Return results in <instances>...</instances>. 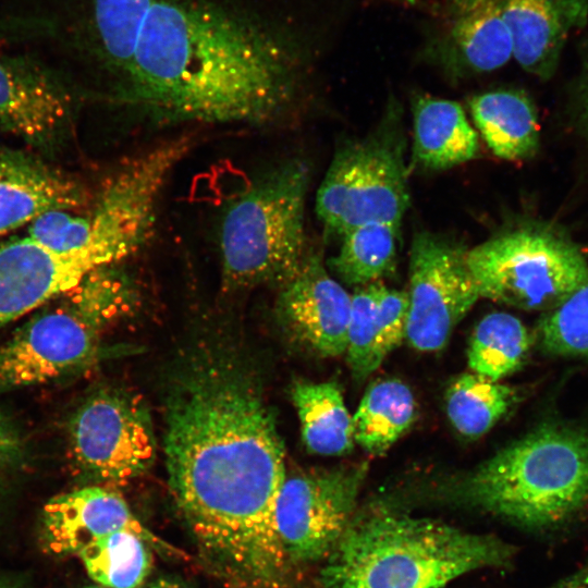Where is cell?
Masks as SVG:
<instances>
[{
	"label": "cell",
	"instance_id": "cell-24",
	"mask_svg": "<svg viewBox=\"0 0 588 588\" xmlns=\"http://www.w3.org/2000/svg\"><path fill=\"white\" fill-rule=\"evenodd\" d=\"M531 345L524 323L509 313H491L476 326L467 351L474 373L493 381L520 368Z\"/></svg>",
	"mask_w": 588,
	"mask_h": 588
},
{
	"label": "cell",
	"instance_id": "cell-14",
	"mask_svg": "<svg viewBox=\"0 0 588 588\" xmlns=\"http://www.w3.org/2000/svg\"><path fill=\"white\" fill-rule=\"evenodd\" d=\"M278 311L290 333L315 353L345 354L351 294L317 254L308 253L298 271L281 285Z\"/></svg>",
	"mask_w": 588,
	"mask_h": 588
},
{
	"label": "cell",
	"instance_id": "cell-21",
	"mask_svg": "<svg viewBox=\"0 0 588 588\" xmlns=\"http://www.w3.org/2000/svg\"><path fill=\"white\" fill-rule=\"evenodd\" d=\"M291 395L302 439L311 453L341 456L352 452L355 444L353 416L336 383L298 381Z\"/></svg>",
	"mask_w": 588,
	"mask_h": 588
},
{
	"label": "cell",
	"instance_id": "cell-12",
	"mask_svg": "<svg viewBox=\"0 0 588 588\" xmlns=\"http://www.w3.org/2000/svg\"><path fill=\"white\" fill-rule=\"evenodd\" d=\"M506 0H439L421 58L451 79L489 74L513 57Z\"/></svg>",
	"mask_w": 588,
	"mask_h": 588
},
{
	"label": "cell",
	"instance_id": "cell-33",
	"mask_svg": "<svg viewBox=\"0 0 588 588\" xmlns=\"http://www.w3.org/2000/svg\"><path fill=\"white\" fill-rule=\"evenodd\" d=\"M546 588H588V565Z\"/></svg>",
	"mask_w": 588,
	"mask_h": 588
},
{
	"label": "cell",
	"instance_id": "cell-13",
	"mask_svg": "<svg viewBox=\"0 0 588 588\" xmlns=\"http://www.w3.org/2000/svg\"><path fill=\"white\" fill-rule=\"evenodd\" d=\"M119 257L102 246L59 252L27 235L0 243V329L72 290L91 271L119 264Z\"/></svg>",
	"mask_w": 588,
	"mask_h": 588
},
{
	"label": "cell",
	"instance_id": "cell-36",
	"mask_svg": "<svg viewBox=\"0 0 588 588\" xmlns=\"http://www.w3.org/2000/svg\"><path fill=\"white\" fill-rule=\"evenodd\" d=\"M148 588H187V587H185L180 581L161 578L152 583Z\"/></svg>",
	"mask_w": 588,
	"mask_h": 588
},
{
	"label": "cell",
	"instance_id": "cell-5",
	"mask_svg": "<svg viewBox=\"0 0 588 588\" xmlns=\"http://www.w3.org/2000/svg\"><path fill=\"white\" fill-rule=\"evenodd\" d=\"M310 173L299 159L264 172L226 207L220 226L221 278L225 291L283 285L306 252L305 209Z\"/></svg>",
	"mask_w": 588,
	"mask_h": 588
},
{
	"label": "cell",
	"instance_id": "cell-20",
	"mask_svg": "<svg viewBox=\"0 0 588 588\" xmlns=\"http://www.w3.org/2000/svg\"><path fill=\"white\" fill-rule=\"evenodd\" d=\"M469 108L481 137L497 157L518 161L537 154L540 137L538 115L524 91H486L474 96Z\"/></svg>",
	"mask_w": 588,
	"mask_h": 588
},
{
	"label": "cell",
	"instance_id": "cell-25",
	"mask_svg": "<svg viewBox=\"0 0 588 588\" xmlns=\"http://www.w3.org/2000/svg\"><path fill=\"white\" fill-rule=\"evenodd\" d=\"M515 399L509 385L474 372L463 373L446 391V415L461 434L478 438L507 414Z\"/></svg>",
	"mask_w": 588,
	"mask_h": 588
},
{
	"label": "cell",
	"instance_id": "cell-35",
	"mask_svg": "<svg viewBox=\"0 0 588 588\" xmlns=\"http://www.w3.org/2000/svg\"><path fill=\"white\" fill-rule=\"evenodd\" d=\"M0 588H30L20 579L0 575Z\"/></svg>",
	"mask_w": 588,
	"mask_h": 588
},
{
	"label": "cell",
	"instance_id": "cell-16",
	"mask_svg": "<svg viewBox=\"0 0 588 588\" xmlns=\"http://www.w3.org/2000/svg\"><path fill=\"white\" fill-rule=\"evenodd\" d=\"M42 530L46 546L58 554H78L119 530L132 531L159 544V539L134 516L126 501L101 486L83 487L52 498L44 506Z\"/></svg>",
	"mask_w": 588,
	"mask_h": 588
},
{
	"label": "cell",
	"instance_id": "cell-29",
	"mask_svg": "<svg viewBox=\"0 0 588 588\" xmlns=\"http://www.w3.org/2000/svg\"><path fill=\"white\" fill-rule=\"evenodd\" d=\"M539 335L549 354L588 358V272L562 304L547 313Z\"/></svg>",
	"mask_w": 588,
	"mask_h": 588
},
{
	"label": "cell",
	"instance_id": "cell-2",
	"mask_svg": "<svg viewBox=\"0 0 588 588\" xmlns=\"http://www.w3.org/2000/svg\"><path fill=\"white\" fill-rule=\"evenodd\" d=\"M298 65L286 46L240 16L155 0L119 99L159 125H264L294 105Z\"/></svg>",
	"mask_w": 588,
	"mask_h": 588
},
{
	"label": "cell",
	"instance_id": "cell-27",
	"mask_svg": "<svg viewBox=\"0 0 588 588\" xmlns=\"http://www.w3.org/2000/svg\"><path fill=\"white\" fill-rule=\"evenodd\" d=\"M155 0H96L95 22L105 53L122 74L128 69Z\"/></svg>",
	"mask_w": 588,
	"mask_h": 588
},
{
	"label": "cell",
	"instance_id": "cell-34",
	"mask_svg": "<svg viewBox=\"0 0 588 588\" xmlns=\"http://www.w3.org/2000/svg\"><path fill=\"white\" fill-rule=\"evenodd\" d=\"M400 7L408 8V9H417L426 11L427 13L432 11V8L434 7V2H431L429 0H383Z\"/></svg>",
	"mask_w": 588,
	"mask_h": 588
},
{
	"label": "cell",
	"instance_id": "cell-22",
	"mask_svg": "<svg viewBox=\"0 0 588 588\" xmlns=\"http://www.w3.org/2000/svg\"><path fill=\"white\" fill-rule=\"evenodd\" d=\"M417 404L397 379L373 382L353 415L354 442L371 455L384 454L413 425Z\"/></svg>",
	"mask_w": 588,
	"mask_h": 588
},
{
	"label": "cell",
	"instance_id": "cell-37",
	"mask_svg": "<svg viewBox=\"0 0 588 588\" xmlns=\"http://www.w3.org/2000/svg\"><path fill=\"white\" fill-rule=\"evenodd\" d=\"M86 588H105V587H101V586H99V585H96V586H88V587H86Z\"/></svg>",
	"mask_w": 588,
	"mask_h": 588
},
{
	"label": "cell",
	"instance_id": "cell-18",
	"mask_svg": "<svg viewBox=\"0 0 588 588\" xmlns=\"http://www.w3.org/2000/svg\"><path fill=\"white\" fill-rule=\"evenodd\" d=\"M513 57L529 74L549 79L569 37L588 22V0H506Z\"/></svg>",
	"mask_w": 588,
	"mask_h": 588
},
{
	"label": "cell",
	"instance_id": "cell-3",
	"mask_svg": "<svg viewBox=\"0 0 588 588\" xmlns=\"http://www.w3.org/2000/svg\"><path fill=\"white\" fill-rule=\"evenodd\" d=\"M514 548L493 535L377 509L354 515L321 572L326 588H444L507 565Z\"/></svg>",
	"mask_w": 588,
	"mask_h": 588
},
{
	"label": "cell",
	"instance_id": "cell-8",
	"mask_svg": "<svg viewBox=\"0 0 588 588\" xmlns=\"http://www.w3.org/2000/svg\"><path fill=\"white\" fill-rule=\"evenodd\" d=\"M466 260L480 297L526 310L554 309L588 272L577 245L540 222L495 233L467 249Z\"/></svg>",
	"mask_w": 588,
	"mask_h": 588
},
{
	"label": "cell",
	"instance_id": "cell-31",
	"mask_svg": "<svg viewBox=\"0 0 588 588\" xmlns=\"http://www.w3.org/2000/svg\"><path fill=\"white\" fill-rule=\"evenodd\" d=\"M25 449L16 426L0 412V479L21 466L26 457Z\"/></svg>",
	"mask_w": 588,
	"mask_h": 588
},
{
	"label": "cell",
	"instance_id": "cell-26",
	"mask_svg": "<svg viewBox=\"0 0 588 588\" xmlns=\"http://www.w3.org/2000/svg\"><path fill=\"white\" fill-rule=\"evenodd\" d=\"M78 556L89 577L105 588H138L152 566L148 541L127 530L98 539Z\"/></svg>",
	"mask_w": 588,
	"mask_h": 588
},
{
	"label": "cell",
	"instance_id": "cell-30",
	"mask_svg": "<svg viewBox=\"0 0 588 588\" xmlns=\"http://www.w3.org/2000/svg\"><path fill=\"white\" fill-rule=\"evenodd\" d=\"M408 318L407 292L390 289L378 282L377 322L385 356L406 336Z\"/></svg>",
	"mask_w": 588,
	"mask_h": 588
},
{
	"label": "cell",
	"instance_id": "cell-32",
	"mask_svg": "<svg viewBox=\"0 0 588 588\" xmlns=\"http://www.w3.org/2000/svg\"><path fill=\"white\" fill-rule=\"evenodd\" d=\"M576 99L578 121L585 135L588 137V41L584 47Z\"/></svg>",
	"mask_w": 588,
	"mask_h": 588
},
{
	"label": "cell",
	"instance_id": "cell-9",
	"mask_svg": "<svg viewBox=\"0 0 588 588\" xmlns=\"http://www.w3.org/2000/svg\"><path fill=\"white\" fill-rule=\"evenodd\" d=\"M69 458L85 478L122 483L145 473L156 456L149 411L136 394L105 388L75 411L68 429Z\"/></svg>",
	"mask_w": 588,
	"mask_h": 588
},
{
	"label": "cell",
	"instance_id": "cell-10",
	"mask_svg": "<svg viewBox=\"0 0 588 588\" xmlns=\"http://www.w3.org/2000/svg\"><path fill=\"white\" fill-rule=\"evenodd\" d=\"M367 470L363 462L285 478L275 524L286 560L310 562L332 552L355 515Z\"/></svg>",
	"mask_w": 588,
	"mask_h": 588
},
{
	"label": "cell",
	"instance_id": "cell-4",
	"mask_svg": "<svg viewBox=\"0 0 588 588\" xmlns=\"http://www.w3.org/2000/svg\"><path fill=\"white\" fill-rule=\"evenodd\" d=\"M438 500L541 529L588 502V431L543 425L463 475L443 481Z\"/></svg>",
	"mask_w": 588,
	"mask_h": 588
},
{
	"label": "cell",
	"instance_id": "cell-7",
	"mask_svg": "<svg viewBox=\"0 0 588 588\" xmlns=\"http://www.w3.org/2000/svg\"><path fill=\"white\" fill-rule=\"evenodd\" d=\"M402 118L391 100L370 133L335 150L315 204L327 233L342 236L370 222L401 226L411 199Z\"/></svg>",
	"mask_w": 588,
	"mask_h": 588
},
{
	"label": "cell",
	"instance_id": "cell-28",
	"mask_svg": "<svg viewBox=\"0 0 588 588\" xmlns=\"http://www.w3.org/2000/svg\"><path fill=\"white\" fill-rule=\"evenodd\" d=\"M377 290L375 282L358 286L351 294L345 354L357 381L369 377L385 358L377 322Z\"/></svg>",
	"mask_w": 588,
	"mask_h": 588
},
{
	"label": "cell",
	"instance_id": "cell-17",
	"mask_svg": "<svg viewBox=\"0 0 588 588\" xmlns=\"http://www.w3.org/2000/svg\"><path fill=\"white\" fill-rule=\"evenodd\" d=\"M69 174L23 151L0 146V236L51 210H75L88 201Z\"/></svg>",
	"mask_w": 588,
	"mask_h": 588
},
{
	"label": "cell",
	"instance_id": "cell-11",
	"mask_svg": "<svg viewBox=\"0 0 588 588\" xmlns=\"http://www.w3.org/2000/svg\"><path fill=\"white\" fill-rule=\"evenodd\" d=\"M465 249L443 235L416 232L409 252L406 336L420 352L442 350L480 297Z\"/></svg>",
	"mask_w": 588,
	"mask_h": 588
},
{
	"label": "cell",
	"instance_id": "cell-6",
	"mask_svg": "<svg viewBox=\"0 0 588 588\" xmlns=\"http://www.w3.org/2000/svg\"><path fill=\"white\" fill-rule=\"evenodd\" d=\"M132 294L117 265L91 271L78 285L0 344V392L51 382L90 366L100 335Z\"/></svg>",
	"mask_w": 588,
	"mask_h": 588
},
{
	"label": "cell",
	"instance_id": "cell-19",
	"mask_svg": "<svg viewBox=\"0 0 588 588\" xmlns=\"http://www.w3.org/2000/svg\"><path fill=\"white\" fill-rule=\"evenodd\" d=\"M412 113V162L416 168L443 171L478 157V134L458 102L416 95Z\"/></svg>",
	"mask_w": 588,
	"mask_h": 588
},
{
	"label": "cell",
	"instance_id": "cell-15",
	"mask_svg": "<svg viewBox=\"0 0 588 588\" xmlns=\"http://www.w3.org/2000/svg\"><path fill=\"white\" fill-rule=\"evenodd\" d=\"M68 90L36 65L0 57V131L28 145L52 150L70 134Z\"/></svg>",
	"mask_w": 588,
	"mask_h": 588
},
{
	"label": "cell",
	"instance_id": "cell-23",
	"mask_svg": "<svg viewBox=\"0 0 588 588\" xmlns=\"http://www.w3.org/2000/svg\"><path fill=\"white\" fill-rule=\"evenodd\" d=\"M401 226L370 222L348 230L341 238L331 268L339 278L356 287L379 282L396 265Z\"/></svg>",
	"mask_w": 588,
	"mask_h": 588
},
{
	"label": "cell",
	"instance_id": "cell-1",
	"mask_svg": "<svg viewBox=\"0 0 588 588\" xmlns=\"http://www.w3.org/2000/svg\"><path fill=\"white\" fill-rule=\"evenodd\" d=\"M163 449L171 493L203 548L244 578L278 579L285 452L253 368L225 351L187 356L166 391Z\"/></svg>",
	"mask_w": 588,
	"mask_h": 588
}]
</instances>
